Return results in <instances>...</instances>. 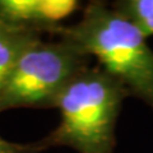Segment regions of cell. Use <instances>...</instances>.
Here are the masks:
<instances>
[{"instance_id": "obj_1", "label": "cell", "mask_w": 153, "mask_h": 153, "mask_svg": "<svg viewBox=\"0 0 153 153\" xmlns=\"http://www.w3.org/2000/svg\"><path fill=\"white\" fill-rule=\"evenodd\" d=\"M52 35L69 40L153 110V50L131 21L103 1H91L73 26Z\"/></svg>"}, {"instance_id": "obj_3", "label": "cell", "mask_w": 153, "mask_h": 153, "mask_svg": "<svg viewBox=\"0 0 153 153\" xmlns=\"http://www.w3.org/2000/svg\"><path fill=\"white\" fill-rule=\"evenodd\" d=\"M89 57L65 38L33 42L23 51L0 93V112L10 108H50Z\"/></svg>"}, {"instance_id": "obj_7", "label": "cell", "mask_w": 153, "mask_h": 153, "mask_svg": "<svg viewBox=\"0 0 153 153\" xmlns=\"http://www.w3.org/2000/svg\"><path fill=\"white\" fill-rule=\"evenodd\" d=\"M42 147L38 142L35 143H14L0 137V153H41Z\"/></svg>"}, {"instance_id": "obj_6", "label": "cell", "mask_w": 153, "mask_h": 153, "mask_svg": "<svg viewBox=\"0 0 153 153\" xmlns=\"http://www.w3.org/2000/svg\"><path fill=\"white\" fill-rule=\"evenodd\" d=\"M112 7L131 21L147 38L153 36V0H123Z\"/></svg>"}, {"instance_id": "obj_4", "label": "cell", "mask_w": 153, "mask_h": 153, "mask_svg": "<svg viewBox=\"0 0 153 153\" xmlns=\"http://www.w3.org/2000/svg\"><path fill=\"white\" fill-rule=\"evenodd\" d=\"M79 8L76 0H0V19L41 33H54Z\"/></svg>"}, {"instance_id": "obj_2", "label": "cell", "mask_w": 153, "mask_h": 153, "mask_svg": "<svg viewBox=\"0 0 153 153\" xmlns=\"http://www.w3.org/2000/svg\"><path fill=\"white\" fill-rule=\"evenodd\" d=\"M128 88L101 66H85L59 96L60 123L38 140L42 149L69 147L78 153H114L115 129Z\"/></svg>"}, {"instance_id": "obj_5", "label": "cell", "mask_w": 153, "mask_h": 153, "mask_svg": "<svg viewBox=\"0 0 153 153\" xmlns=\"http://www.w3.org/2000/svg\"><path fill=\"white\" fill-rule=\"evenodd\" d=\"M41 32L18 27L0 19V93L19 56L41 38Z\"/></svg>"}]
</instances>
